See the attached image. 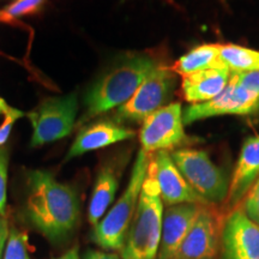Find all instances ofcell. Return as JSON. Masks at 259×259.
<instances>
[{"mask_svg":"<svg viewBox=\"0 0 259 259\" xmlns=\"http://www.w3.org/2000/svg\"><path fill=\"white\" fill-rule=\"evenodd\" d=\"M153 158L142 186L125 245L120 251L121 259H157L163 220V203L155 177Z\"/></svg>","mask_w":259,"mask_h":259,"instance_id":"2","label":"cell"},{"mask_svg":"<svg viewBox=\"0 0 259 259\" xmlns=\"http://www.w3.org/2000/svg\"><path fill=\"white\" fill-rule=\"evenodd\" d=\"M153 160L162 203L167 206L187 203L206 205L181 176L168 151H158Z\"/></svg>","mask_w":259,"mask_h":259,"instance_id":"12","label":"cell"},{"mask_svg":"<svg viewBox=\"0 0 259 259\" xmlns=\"http://www.w3.org/2000/svg\"><path fill=\"white\" fill-rule=\"evenodd\" d=\"M219 66H225L220 56V45L209 44L193 48L185 56L179 58L171 66V70L184 77L198 71Z\"/></svg>","mask_w":259,"mask_h":259,"instance_id":"18","label":"cell"},{"mask_svg":"<svg viewBox=\"0 0 259 259\" xmlns=\"http://www.w3.org/2000/svg\"><path fill=\"white\" fill-rule=\"evenodd\" d=\"M9 235L10 231L8 220L5 219V216L0 215V259H3V255H4L5 246L8 244Z\"/></svg>","mask_w":259,"mask_h":259,"instance_id":"26","label":"cell"},{"mask_svg":"<svg viewBox=\"0 0 259 259\" xmlns=\"http://www.w3.org/2000/svg\"><path fill=\"white\" fill-rule=\"evenodd\" d=\"M176 72L157 64L141 83L131 99L118 107L115 114L116 121H144L170 99L176 88Z\"/></svg>","mask_w":259,"mask_h":259,"instance_id":"7","label":"cell"},{"mask_svg":"<svg viewBox=\"0 0 259 259\" xmlns=\"http://www.w3.org/2000/svg\"><path fill=\"white\" fill-rule=\"evenodd\" d=\"M220 56L232 73L259 71V51L236 45H220Z\"/></svg>","mask_w":259,"mask_h":259,"instance_id":"19","label":"cell"},{"mask_svg":"<svg viewBox=\"0 0 259 259\" xmlns=\"http://www.w3.org/2000/svg\"><path fill=\"white\" fill-rule=\"evenodd\" d=\"M83 259H121L120 255L99 250H88L84 253Z\"/></svg>","mask_w":259,"mask_h":259,"instance_id":"27","label":"cell"},{"mask_svg":"<svg viewBox=\"0 0 259 259\" xmlns=\"http://www.w3.org/2000/svg\"><path fill=\"white\" fill-rule=\"evenodd\" d=\"M77 111L76 93L42 101L36 109L27 114L32 126L31 147H41L69 136L76 124Z\"/></svg>","mask_w":259,"mask_h":259,"instance_id":"6","label":"cell"},{"mask_svg":"<svg viewBox=\"0 0 259 259\" xmlns=\"http://www.w3.org/2000/svg\"><path fill=\"white\" fill-rule=\"evenodd\" d=\"M44 4L45 0H15L6 8L0 10V22L14 23L24 16L37 14Z\"/></svg>","mask_w":259,"mask_h":259,"instance_id":"20","label":"cell"},{"mask_svg":"<svg viewBox=\"0 0 259 259\" xmlns=\"http://www.w3.org/2000/svg\"><path fill=\"white\" fill-rule=\"evenodd\" d=\"M27 185L25 213L29 222L50 241L66 239L80 216L79 199L73 187L40 169L29 171Z\"/></svg>","mask_w":259,"mask_h":259,"instance_id":"1","label":"cell"},{"mask_svg":"<svg viewBox=\"0 0 259 259\" xmlns=\"http://www.w3.org/2000/svg\"><path fill=\"white\" fill-rule=\"evenodd\" d=\"M139 141L142 149L149 154L173 150L189 143L180 103H169L149 115L142 125Z\"/></svg>","mask_w":259,"mask_h":259,"instance_id":"8","label":"cell"},{"mask_svg":"<svg viewBox=\"0 0 259 259\" xmlns=\"http://www.w3.org/2000/svg\"><path fill=\"white\" fill-rule=\"evenodd\" d=\"M56 259H80L79 258V253H78V248L73 247L71 248L70 251H67L66 253H64L60 257H58Z\"/></svg>","mask_w":259,"mask_h":259,"instance_id":"28","label":"cell"},{"mask_svg":"<svg viewBox=\"0 0 259 259\" xmlns=\"http://www.w3.org/2000/svg\"><path fill=\"white\" fill-rule=\"evenodd\" d=\"M135 136L134 131L113 121H100L80 130L76 141L71 145L65 161L80 156L90 151L99 150L108 145L126 141Z\"/></svg>","mask_w":259,"mask_h":259,"instance_id":"15","label":"cell"},{"mask_svg":"<svg viewBox=\"0 0 259 259\" xmlns=\"http://www.w3.org/2000/svg\"><path fill=\"white\" fill-rule=\"evenodd\" d=\"M202 204H179L163 211L160 248L157 259H174L179 247L189 234Z\"/></svg>","mask_w":259,"mask_h":259,"instance_id":"13","label":"cell"},{"mask_svg":"<svg viewBox=\"0 0 259 259\" xmlns=\"http://www.w3.org/2000/svg\"><path fill=\"white\" fill-rule=\"evenodd\" d=\"M151 158V154L143 149L138 151L125 191L113 208L94 227L93 241L103 250L121 251L124 247Z\"/></svg>","mask_w":259,"mask_h":259,"instance_id":"4","label":"cell"},{"mask_svg":"<svg viewBox=\"0 0 259 259\" xmlns=\"http://www.w3.org/2000/svg\"><path fill=\"white\" fill-rule=\"evenodd\" d=\"M9 171V149L0 147V215H6V186Z\"/></svg>","mask_w":259,"mask_h":259,"instance_id":"23","label":"cell"},{"mask_svg":"<svg viewBox=\"0 0 259 259\" xmlns=\"http://www.w3.org/2000/svg\"><path fill=\"white\" fill-rule=\"evenodd\" d=\"M28 241V235L24 232L12 228L10 231L3 259H32L29 252Z\"/></svg>","mask_w":259,"mask_h":259,"instance_id":"21","label":"cell"},{"mask_svg":"<svg viewBox=\"0 0 259 259\" xmlns=\"http://www.w3.org/2000/svg\"><path fill=\"white\" fill-rule=\"evenodd\" d=\"M119 187V180L114 169L103 167L97 174L88 208V220L95 227L108 210Z\"/></svg>","mask_w":259,"mask_h":259,"instance_id":"17","label":"cell"},{"mask_svg":"<svg viewBox=\"0 0 259 259\" xmlns=\"http://www.w3.org/2000/svg\"><path fill=\"white\" fill-rule=\"evenodd\" d=\"M16 111V108H12V107H10L8 103L5 102V100H3L2 97H0V114H11V113H14Z\"/></svg>","mask_w":259,"mask_h":259,"instance_id":"29","label":"cell"},{"mask_svg":"<svg viewBox=\"0 0 259 259\" xmlns=\"http://www.w3.org/2000/svg\"><path fill=\"white\" fill-rule=\"evenodd\" d=\"M23 115L24 113L19 111V109H16L14 113H11V114L5 115V120L3 121L2 125H0V147H4L5 145L6 141H8V138L10 137V134H11L12 126H14L15 121L17 120V119L22 118Z\"/></svg>","mask_w":259,"mask_h":259,"instance_id":"25","label":"cell"},{"mask_svg":"<svg viewBox=\"0 0 259 259\" xmlns=\"http://www.w3.org/2000/svg\"><path fill=\"white\" fill-rule=\"evenodd\" d=\"M259 178V136L248 137L236 162L227 194V208H234L244 199Z\"/></svg>","mask_w":259,"mask_h":259,"instance_id":"14","label":"cell"},{"mask_svg":"<svg viewBox=\"0 0 259 259\" xmlns=\"http://www.w3.org/2000/svg\"><path fill=\"white\" fill-rule=\"evenodd\" d=\"M231 76V71L226 65L184 76L181 83L184 97L192 103L212 100L225 90Z\"/></svg>","mask_w":259,"mask_h":259,"instance_id":"16","label":"cell"},{"mask_svg":"<svg viewBox=\"0 0 259 259\" xmlns=\"http://www.w3.org/2000/svg\"><path fill=\"white\" fill-rule=\"evenodd\" d=\"M235 82L247 90L248 93L259 96V71H247V72L233 73Z\"/></svg>","mask_w":259,"mask_h":259,"instance_id":"24","label":"cell"},{"mask_svg":"<svg viewBox=\"0 0 259 259\" xmlns=\"http://www.w3.org/2000/svg\"><path fill=\"white\" fill-rule=\"evenodd\" d=\"M221 221L211 205H203L174 259H216L221 246Z\"/></svg>","mask_w":259,"mask_h":259,"instance_id":"10","label":"cell"},{"mask_svg":"<svg viewBox=\"0 0 259 259\" xmlns=\"http://www.w3.org/2000/svg\"><path fill=\"white\" fill-rule=\"evenodd\" d=\"M170 156L184 179L206 205L226 202L229 181L225 171L213 163L205 151L177 149Z\"/></svg>","mask_w":259,"mask_h":259,"instance_id":"5","label":"cell"},{"mask_svg":"<svg viewBox=\"0 0 259 259\" xmlns=\"http://www.w3.org/2000/svg\"><path fill=\"white\" fill-rule=\"evenodd\" d=\"M156 65L153 58L148 56H132L115 65L88 90L84 97L87 114L80 121L127 102Z\"/></svg>","mask_w":259,"mask_h":259,"instance_id":"3","label":"cell"},{"mask_svg":"<svg viewBox=\"0 0 259 259\" xmlns=\"http://www.w3.org/2000/svg\"><path fill=\"white\" fill-rule=\"evenodd\" d=\"M259 111V96L248 93L231 76L225 90L206 102L193 103L183 111L184 124L220 115H248Z\"/></svg>","mask_w":259,"mask_h":259,"instance_id":"9","label":"cell"},{"mask_svg":"<svg viewBox=\"0 0 259 259\" xmlns=\"http://www.w3.org/2000/svg\"><path fill=\"white\" fill-rule=\"evenodd\" d=\"M222 259H259V226L240 209H233L222 225Z\"/></svg>","mask_w":259,"mask_h":259,"instance_id":"11","label":"cell"},{"mask_svg":"<svg viewBox=\"0 0 259 259\" xmlns=\"http://www.w3.org/2000/svg\"><path fill=\"white\" fill-rule=\"evenodd\" d=\"M241 210L251 220L252 222L259 226V178L253 184L250 191L246 193L241 200Z\"/></svg>","mask_w":259,"mask_h":259,"instance_id":"22","label":"cell"}]
</instances>
